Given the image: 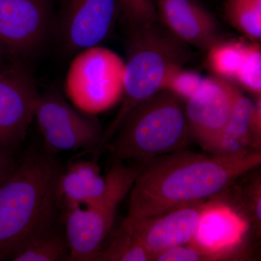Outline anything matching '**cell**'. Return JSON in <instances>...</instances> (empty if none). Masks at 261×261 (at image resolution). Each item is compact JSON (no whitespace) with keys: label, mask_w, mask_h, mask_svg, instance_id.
Instances as JSON below:
<instances>
[{"label":"cell","mask_w":261,"mask_h":261,"mask_svg":"<svg viewBox=\"0 0 261 261\" xmlns=\"http://www.w3.org/2000/svg\"><path fill=\"white\" fill-rule=\"evenodd\" d=\"M70 260V250L65 234L54 226L28 242L12 261Z\"/></svg>","instance_id":"cell-17"},{"label":"cell","mask_w":261,"mask_h":261,"mask_svg":"<svg viewBox=\"0 0 261 261\" xmlns=\"http://www.w3.org/2000/svg\"><path fill=\"white\" fill-rule=\"evenodd\" d=\"M159 21L190 46L208 51L224 40L219 21L195 0H155Z\"/></svg>","instance_id":"cell-14"},{"label":"cell","mask_w":261,"mask_h":261,"mask_svg":"<svg viewBox=\"0 0 261 261\" xmlns=\"http://www.w3.org/2000/svg\"><path fill=\"white\" fill-rule=\"evenodd\" d=\"M34 118L48 153L92 148L102 143L104 133L99 121L73 107L56 91L40 94Z\"/></svg>","instance_id":"cell-8"},{"label":"cell","mask_w":261,"mask_h":261,"mask_svg":"<svg viewBox=\"0 0 261 261\" xmlns=\"http://www.w3.org/2000/svg\"><path fill=\"white\" fill-rule=\"evenodd\" d=\"M152 260L198 261L206 260L205 257L190 244L172 247L154 255Z\"/></svg>","instance_id":"cell-24"},{"label":"cell","mask_w":261,"mask_h":261,"mask_svg":"<svg viewBox=\"0 0 261 261\" xmlns=\"http://www.w3.org/2000/svg\"><path fill=\"white\" fill-rule=\"evenodd\" d=\"M17 164L14 150L0 149V185L14 171Z\"/></svg>","instance_id":"cell-26"},{"label":"cell","mask_w":261,"mask_h":261,"mask_svg":"<svg viewBox=\"0 0 261 261\" xmlns=\"http://www.w3.org/2000/svg\"><path fill=\"white\" fill-rule=\"evenodd\" d=\"M116 133L113 152L121 162L145 161L181 150L190 136L185 102L163 89L137 105Z\"/></svg>","instance_id":"cell-4"},{"label":"cell","mask_w":261,"mask_h":261,"mask_svg":"<svg viewBox=\"0 0 261 261\" xmlns=\"http://www.w3.org/2000/svg\"><path fill=\"white\" fill-rule=\"evenodd\" d=\"M261 163L260 150L205 155L178 150L143 166L130 191L127 217L159 216L222 193Z\"/></svg>","instance_id":"cell-1"},{"label":"cell","mask_w":261,"mask_h":261,"mask_svg":"<svg viewBox=\"0 0 261 261\" xmlns=\"http://www.w3.org/2000/svg\"><path fill=\"white\" fill-rule=\"evenodd\" d=\"M124 75L121 57L108 48L95 46L75 55L67 73L65 91L75 108L94 116L121 101Z\"/></svg>","instance_id":"cell-6"},{"label":"cell","mask_w":261,"mask_h":261,"mask_svg":"<svg viewBox=\"0 0 261 261\" xmlns=\"http://www.w3.org/2000/svg\"><path fill=\"white\" fill-rule=\"evenodd\" d=\"M152 260V255L123 224L105 249H100L92 261Z\"/></svg>","instance_id":"cell-19"},{"label":"cell","mask_w":261,"mask_h":261,"mask_svg":"<svg viewBox=\"0 0 261 261\" xmlns=\"http://www.w3.org/2000/svg\"><path fill=\"white\" fill-rule=\"evenodd\" d=\"M203 80L197 72L182 68L168 79L163 89L186 102L200 89Z\"/></svg>","instance_id":"cell-22"},{"label":"cell","mask_w":261,"mask_h":261,"mask_svg":"<svg viewBox=\"0 0 261 261\" xmlns=\"http://www.w3.org/2000/svg\"><path fill=\"white\" fill-rule=\"evenodd\" d=\"M143 166L117 161L106 176V190L94 203L67 209L65 238L70 260L92 261L112 229L117 209L129 193Z\"/></svg>","instance_id":"cell-5"},{"label":"cell","mask_w":261,"mask_h":261,"mask_svg":"<svg viewBox=\"0 0 261 261\" xmlns=\"http://www.w3.org/2000/svg\"><path fill=\"white\" fill-rule=\"evenodd\" d=\"M39 93L30 67L14 60L0 72V149H15L27 137Z\"/></svg>","instance_id":"cell-10"},{"label":"cell","mask_w":261,"mask_h":261,"mask_svg":"<svg viewBox=\"0 0 261 261\" xmlns=\"http://www.w3.org/2000/svg\"><path fill=\"white\" fill-rule=\"evenodd\" d=\"M249 221L240 212L222 201L205 202L190 245L206 260L226 258L241 245Z\"/></svg>","instance_id":"cell-12"},{"label":"cell","mask_w":261,"mask_h":261,"mask_svg":"<svg viewBox=\"0 0 261 261\" xmlns=\"http://www.w3.org/2000/svg\"><path fill=\"white\" fill-rule=\"evenodd\" d=\"M246 43L241 41H221L211 48L207 63L216 77L233 81L245 56Z\"/></svg>","instance_id":"cell-20"},{"label":"cell","mask_w":261,"mask_h":261,"mask_svg":"<svg viewBox=\"0 0 261 261\" xmlns=\"http://www.w3.org/2000/svg\"><path fill=\"white\" fill-rule=\"evenodd\" d=\"M205 202L176 207L164 214L143 219L126 217L122 224L152 255L190 243L195 236Z\"/></svg>","instance_id":"cell-13"},{"label":"cell","mask_w":261,"mask_h":261,"mask_svg":"<svg viewBox=\"0 0 261 261\" xmlns=\"http://www.w3.org/2000/svg\"><path fill=\"white\" fill-rule=\"evenodd\" d=\"M106 177L94 161H79L62 171L58 182V202L66 209L94 203L106 190Z\"/></svg>","instance_id":"cell-15"},{"label":"cell","mask_w":261,"mask_h":261,"mask_svg":"<svg viewBox=\"0 0 261 261\" xmlns=\"http://www.w3.org/2000/svg\"><path fill=\"white\" fill-rule=\"evenodd\" d=\"M260 177L255 178L244 188L242 203L246 212V219L251 221L257 230L260 231L261 187Z\"/></svg>","instance_id":"cell-23"},{"label":"cell","mask_w":261,"mask_h":261,"mask_svg":"<svg viewBox=\"0 0 261 261\" xmlns=\"http://www.w3.org/2000/svg\"><path fill=\"white\" fill-rule=\"evenodd\" d=\"M240 92L228 81L208 77L185 102L190 136L208 152H214Z\"/></svg>","instance_id":"cell-11"},{"label":"cell","mask_w":261,"mask_h":261,"mask_svg":"<svg viewBox=\"0 0 261 261\" xmlns=\"http://www.w3.org/2000/svg\"><path fill=\"white\" fill-rule=\"evenodd\" d=\"M62 171L51 154L32 152L0 185V261L54 226Z\"/></svg>","instance_id":"cell-2"},{"label":"cell","mask_w":261,"mask_h":261,"mask_svg":"<svg viewBox=\"0 0 261 261\" xmlns=\"http://www.w3.org/2000/svg\"><path fill=\"white\" fill-rule=\"evenodd\" d=\"M233 82L243 88L261 96V49L260 42L246 44L243 63Z\"/></svg>","instance_id":"cell-21"},{"label":"cell","mask_w":261,"mask_h":261,"mask_svg":"<svg viewBox=\"0 0 261 261\" xmlns=\"http://www.w3.org/2000/svg\"><path fill=\"white\" fill-rule=\"evenodd\" d=\"M124 91L118 114L103 134L110 140L122 122L140 103L163 90L165 84L193 56L190 46L159 21L128 27Z\"/></svg>","instance_id":"cell-3"},{"label":"cell","mask_w":261,"mask_h":261,"mask_svg":"<svg viewBox=\"0 0 261 261\" xmlns=\"http://www.w3.org/2000/svg\"><path fill=\"white\" fill-rule=\"evenodd\" d=\"M13 61H14V59H12L0 51V72Z\"/></svg>","instance_id":"cell-27"},{"label":"cell","mask_w":261,"mask_h":261,"mask_svg":"<svg viewBox=\"0 0 261 261\" xmlns=\"http://www.w3.org/2000/svg\"><path fill=\"white\" fill-rule=\"evenodd\" d=\"M255 102L239 94L229 121L220 136L212 154L230 155L250 147V126Z\"/></svg>","instance_id":"cell-16"},{"label":"cell","mask_w":261,"mask_h":261,"mask_svg":"<svg viewBox=\"0 0 261 261\" xmlns=\"http://www.w3.org/2000/svg\"><path fill=\"white\" fill-rule=\"evenodd\" d=\"M225 16L231 27L254 42H260L261 0H226Z\"/></svg>","instance_id":"cell-18"},{"label":"cell","mask_w":261,"mask_h":261,"mask_svg":"<svg viewBox=\"0 0 261 261\" xmlns=\"http://www.w3.org/2000/svg\"><path fill=\"white\" fill-rule=\"evenodd\" d=\"M55 0H0V51L14 60L37 56L54 37Z\"/></svg>","instance_id":"cell-7"},{"label":"cell","mask_w":261,"mask_h":261,"mask_svg":"<svg viewBox=\"0 0 261 261\" xmlns=\"http://www.w3.org/2000/svg\"><path fill=\"white\" fill-rule=\"evenodd\" d=\"M121 15L120 0H61L54 37L67 54L100 45Z\"/></svg>","instance_id":"cell-9"},{"label":"cell","mask_w":261,"mask_h":261,"mask_svg":"<svg viewBox=\"0 0 261 261\" xmlns=\"http://www.w3.org/2000/svg\"><path fill=\"white\" fill-rule=\"evenodd\" d=\"M255 111L250 126V147L260 150L261 144V96L256 97Z\"/></svg>","instance_id":"cell-25"}]
</instances>
